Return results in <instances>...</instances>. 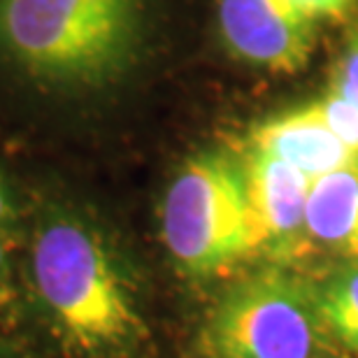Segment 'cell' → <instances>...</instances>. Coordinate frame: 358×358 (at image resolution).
<instances>
[{
    "label": "cell",
    "mask_w": 358,
    "mask_h": 358,
    "mask_svg": "<svg viewBox=\"0 0 358 358\" xmlns=\"http://www.w3.org/2000/svg\"><path fill=\"white\" fill-rule=\"evenodd\" d=\"M331 87L358 98V24L347 33L338 66L333 70Z\"/></svg>",
    "instance_id": "11"
},
{
    "label": "cell",
    "mask_w": 358,
    "mask_h": 358,
    "mask_svg": "<svg viewBox=\"0 0 358 358\" xmlns=\"http://www.w3.org/2000/svg\"><path fill=\"white\" fill-rule=\"evenodd\" d=\"M17 303V279L12 266V240L0 235V307L7 310Z\"/></svg>",
    "instance_id": "12"
},
{
    "label": "cell",
    "mask_w": 358,
    "mask_h": 358,
    "mask_svg": "<svg viewBox=\"0 0 358 358\" xmlns=\"http://www.w3.org/2000/svg\"><path fill=\"white\" fill-rule=\"evenodd\" d=\"M249 147L291 163L310 179L358 163V156L328 128L314 103L261 121L249 135Z\"/></svg>",
    "instance_id": "7"
},
{
    "label": "cell",
    "mask_w": 358,
    "mask_h": 358,
    "mask_svg": "<svg viewBox=\"0 0 358 358\" xmlns=\"http://www.w3.org/2000/svg\"><path fill=\"white\" fill-rule=\"evenodd\" d=\"M142 40V0H0V66L38 89L112 84Z\"/></svg>",
    "instance_id": "2"
},
{
    "label": "cell",
    "mask_w": 358,
    "mask_h": 358,
    "mask_svg": "<svg viewBox=\"0 0 358 358\" xmlns=\"http://www.w3.org/2000/svg\"><path fill=\"white\" fill-rule=\"evenodd\" d=\"M312 19H340L356 5V0H293Z\"/></svg>",
    "instance_id": "14"
},
{
    "label": "cell",
    "mask_w": 358,
    "mask_h": 358,
    "mask_svg": "<svg viewBox=\"0 0 358 358\" xmlns=\"http://www.w3.org/2000/svg\"><path fill=\"white\" fill-rule=\"evenodd\" d=\"M26 286L38 328L63 358H138L152 338L126 261L70 207L49 205L35 219Z\"/></svg>",
    "instance_id": "1"
},
{
    "label": "cell",
    "mask_w": 358,
    "mask_h": 358,
    "mask_svg": "<svg viewBox=\"0 0 358 358\" xmlns=\"http://www.w3.org/2000/svg\"><path fill=\"white\" fill-rule=\"evenodd\" d=\"M161 240L179 275L196 282L261 254L240 156L200 149L179 166L161 200Z\"/></svg>",
    "instance_id": "3"
},
{
    "label": "cell",
    "mask_w": 358,
    "mask_h": 358,
    "mask_svg": "<svg viewBox=\"0 0 358 358\" xmlns=\"http://www.w3.org/2000/svg\"><path fill=\"white\" fill-rule=\"evenodd\" d=\"M242 166L261 252L289 254L307 235L305 210L312 179L291 163L254 147H249Z\"/></svg>",
    "instance_id": "6"
},
{
    "label": "cell",
    "mask_w": 358,
    "mask_h": 358,
    "mask_svg": "<svg viewBox=\"0 0 358 358\" xmlns=\"http://www.w3.org/2000/svg\"><path fill=\"white\" fill-rule=\"evenodd\" d=\"M317 293L282 270L233 284L207 317V358H312L319 338Z\"/></svg>",
    "instance_id": "4"
},
{
    "label": "cell",
    "mask_w": 358,
    "mask_h": 358,
    "mask_svg": "<svg viewBox=\"0 0 358 358\" xmlns=\"http://www.w3.org/2000/svg\"><path fill=\"white\" fill-rule=\"evenodd\" d=\"M19 221H21V214H19L17 196H14L10 182L0 173V235L12 240Z\"/></svg>",
    "instance_id": "13"
},
{
    "label": "cell",
    "mask_w": 358,
    "mask_h": 358,
    "mask_svg": "<svg viewBox=\"0 0 358 358\" xmlns=\"http://www.w3.org/2000/svg\"><path fill=\"white\" fill-rule=\"evenodd\" d=\"M307 238L358 263V163L312 179Z\"/></svg>",
    "instance_id": "8"
},
{
    "label": "cell",
    "mask_w": 358,
    "mask_h": 358,
    "mask_svg": "<svg viewBox=\"0 0 358 358\" xmlns=\"http://www.w3.org/2000/svg\"><path fill=\"white\" fill-rule=\"evenodd\" d=\"M321 324L342 347L358 354V263L338 270L317 293Z\"/></svg>",
    "instance_id": "9"
},
{
    "label": "cell",
    "mask_w": 358,
    "mask_h": 358,
    "mask_svg": "<svg viewBox=\"0 0 358 358\" xmlns=\"http://www.w3.org/2000/svg\"><path fill=\"white\" fill-rule=\"evenodd\" d=\"M328 128L358 156V98L331 87L324 98L314 100Z\"/></svg>",
    "instance_id": "10"
},
{
    "label": "cell",
    "mask_w": 358,
    "mask_h": 358,
    "mask_svg": "<svg viewBox=\"0 0 358 358\" xmlns=\"http://www.w3.org/2000/svg\"><path fill=\"white\" fill-rule=\"evenodd\" d=\"M0 358H12V356H10V354H7V352H5V349H3V347H0Z\"/></svg>",
    "instance_id": "15"
},
{
    "label": "cell",
    "mask_w": 358,
    "mask_h": 358,
    "mask_svg": "<svg viewBox=\"0 0 358 358\" xmlns=\"http://www.w3.org/2000/svg\"><path fill=\"white\" fill-rule=\"evenodd\" d=\"M219 33L235 59L270 73L310 63L314 21L293 0H219Z\"/></svg>",
    "instance_id": "5"
}]
</instances>
